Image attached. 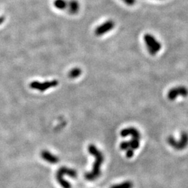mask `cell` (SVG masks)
<instances>
[{
	"label": "cell",
	"instance_id": "cell-9",
	"mask_svg": "<svg viewBox=\"0 0 188 188\" xmlns=\"http://www.w3.org/2000/svg\"><path fill=\"white\" fill-rule=\"evenodd\" d=\"M121 135L123 137L130 135L132 136V138L138 139H140V138H141V135H140L139 131L137 130L136 128L133 127L125 128V129L122 130L121 132Z\"/></svg>",
	"mask_w": 188,
	"mask_h": 188
},
{
	"label": "cell",
	"instance_id": "cell-10",
	"mask_svg": "<svg viewBox=\"0 0 188 188\" xmlns=\"http://www.w3.org/2000/svg\"><path fill=\"white\" fill-rule=\"evenodd\" d=\"M41 156L43 159L46 161V162L51 163V164H56L59 162V159L58 157H56L55 155L50 153L47 151H43L41 153Z\"/></svg>",
	"mask_w": 188,
	"mask_h": 188
},
{
	"label": "cell",
	"instance_id": "cell-14",
	"mask_svg": "<svg viewBox=\"0 0 188 188\" xmlns=\"http://www.w3.org/2000/svg\"><path fill=\"white\" fill-rule=\"evenodd\" d=\"M121 1L124 2L126 5L130 6V7L134 6L136 3V0H121Z\"/></svg>",
	"mask_w": 188,
	"mask_h": 188
},
{
	"label": "cell",
	"instance_id": "cell-3",
	"mask_svg": "<svg viewBox=\"0 0 188 188\" xmlns=\"http://www.w3.org/2000/svg\"><path fill=\"white\" fill-rule=\"evenodd\" d=\"M65 174L69 176L72 178H76L77 175V172L75 170L67 168V167L65 166H63L58 170L56 174V181H57L59 184L63 188H71L70 184L64 179V176Z\"/></svg>",
	"mask_w": 188,
	"mask_h": 188
},
{
	"label": "cell",
	"instance_id": "cell-13",
	"mask_svg": "<svg viewBox=\"0 0 188 188\" xmlns=\"http://www.w3.org/2000/svg\"><path fill=\"white\" fill-rule=\"evenodd\" d=\"M128 145H129V149H133V150H136L139 146V139L132 138L130 141L128 142Z\"/></svg>",
	"mask_w": 188,
	"mask_h": 188
},
{
	"label": "cell",
	"instance_id": "cell-15",
	"mask_svg": "<svg viewBox=\"0 0 188 188\" xmlns=\"http://www.w3.org/2000/svg\"><path fill=\"white\" fill-rule=\"evenodd\" d=\"M120 148L121 150H128L129 149V145H128V142H122L120 145Z\"/></svg>",
	"mask_w": 188,
	"mask_h": 188
},
{
	"label": "cell",
	"instance_id": "cell-1",
	"mask_svg": "<svg viewBox=\"0 0 188 188\" xmlns=\"http://www.w3.org/2000/svg\"><path fill=\"white\" fill-rule=\"evenodd\" d=\"M88 151L92 156L95 157V162L93 166V169L91 172L85 174L84 177L88 181H94L97 179L100 175V166L104 161V156L103 153L98 150L96 146L93 144L89 146Z\"/></svg>",
	"mask_w": 188,
	"mask_h": 188
},
{
	"label": "cell",
	"instance_id": "cell-11",
	"mask_svg": "<svg viewBox=\"0 0 188 188\" xmlns=\"http://www.w3.org/2000/svg\"><path fill=\"white\" fill-rule=\"evenodd\" d=\"M82 70L80 68H74L68 73V77L70 79H76L82 75Z\"/></svg>",
	"mask_w": 188,
	"mask_h": 188
},
{
	"label": "cell",
	"instance_id": "cell-8",
	"mask_svg": "<svg viewBox=\"0 0 188 188\" xmlns=\"http://www.w3.org/2000/svg\"><path fill=\"white\" fill-rule=\"evenodd\" d=\"M115 27V22L112 20H107L95 29L94 34L97 36H101L112 31Z\"/></svg>",
	"mask_w": 188,
	"mask_h": 188
},
{
	"label": "cell",
	"instance_id": "cell-5",
	"mask_svg": "<svg viewBox=\"0 0 188 188\" xmlns=\"http://www.w3.org/2000/svg\"><path fill=\"white\" fill-rule=\"evenodd\" d=\"M59 85V82L56 80H48V81L46 82H38V81H33L29 86L31 89H34L41 92L46 91L48 89L55 87V86Z\"/></svg>",
	"mask_w": 188,
	"mask_h": 188
},
{
	"label": "cell",
	"instance_id": "cell-4",
	"mask_svg": "<svg viewBox=\"0 0 188 188\" xmlns=\"http://www.w3.org/2000/svg\"><path fill=\"white\" fill-rule=\"evenodd\" d=\"M144 41L146 47H147L148 52L151 55H156L162 48V46H161L160 41H158L154 36L150 34H146L144 35Z\"/></svg>",
	"mask_w": 188,
	"mask_h": 188
},
{
	"label": "cell",
	"instance_id": "cell-2",
	"mask_svg": "<svg viewBox=\"0 0 188 188\" xmlns=\"http://www.w3.org/2000/svg\"><path fill=\"white\" fill-rule=\"evenodd\" d=\"M54 6L56 9L75 15L80 11V5L77 0H55Z\"/></svg>",
	"mask_w": 188,
	"mask_h": 188
},
{
	"label": "cell",
	"instance_id": "cell-17",
	"mask_svg": "<svg viewBox=\"0 0 188 188\" xmlns=\"http://www.w3.org/2000/svg\"><path fill=\"white\" fill-rule=\"evenodd\" d=\"M4 18L3 17H0V25H1L2 23H3V22H4Z\"/></svg>",
	"mask_w": 188,
	"mask_h": 188
},
{
	"label": "cell",
	"instance_id": "cell-6",
	"mask_svg": "<svg viewBox=\"0 0 188 188\" xmlns=\"http://www.w3.org/2000/svg\"><path fill=\"white\" fill-rule=\"evenodd\" d=\"M169 144L177 150H183L188 144V134L183 132L181 134V139L179 142L175 140L173 137H169L167 139Z\"/></svg>",
	"mask_w": 188,
	"mask_h": 188
},
{
	"label": "cell",
	"instance_id": "cell-7",
	"mask_svg": "<svg viewBox=\"0 0 188 188\" xmlns=\"http://www.w3.org/2000/svg\"><path fill=\"white\" fill-rule=\"evenodd\" d=\"M188 95V89L186 86H179L172 88L167 94V98L170 100H175L179 96L187 97Z\"/></svg>",
	"mask_w": 188,
	"mask_h": 188
},
{
	"label": "cell",
	"instance_id": "cell-12",
	"mask_svg": "<svg viewBox=\"0 0 188 188\" xmlns=\"http://www.w3.org/2000/svg\"><path fill=\"white\" fill-rule=\"evenodd\" d=\"M133 183L131 181H125L120 184H116L110 188H133Z\"/></svg>",
	"mask_w": 188,
	"mask_h": 188
},
{
	"label": "cell",
	"instance_id": "cell-16",
	"mask_svg": "<svg viewBox=\"0 0 188 188\" xmlns=\"http://www.w3.org/2000/svg\"><path fill=\"white\" fill-rule=\"evenodd\" d=\"M134 155V151L133 149H128L127 150V153H126V156L127 157H132Z\"/></svg>",
	"mask_w": 188,
	"mask_h": 188
}]
</instances>
